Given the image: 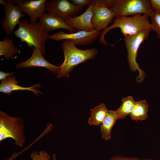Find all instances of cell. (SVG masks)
Here are the masks:
<instances>
[{"label":"cell","instance_id":"6da1fadb","mask_svg":"<svg viewBox=\"0 0 160 160\" xmlns=\"http://www.w3.org/2000/svg\"><path fill=\"white\" fill-rule=\"evenodd\" d=\"M61 47L64 60L57 72L56 76L58 78L65 76L68 78L69 73L73 70L74 67L88 60L94 59L98 52L94 48L79 49L72 41L69 40H63Z\"/></svg>","mask_w":160,"mask_h":160},{"label":"cell","instance_id":"7a4b0ae2","mask_svg":"<svg viewBox=\"0 0 160 160\" xmlns=\"http://www.w3.org/2000/svg\"><path fill=\"white\" fill-rule=\"evenodd\" d=\"M18 25V28L14 32L15 35L29 47L38 48L43 54H44L45 43L49 31L44 28L39 21L31 24L23 20L20 21Z\"/></svg>","mask_w":160,"mask_h":160},{"label":"cell","instance_id":"3957f363","mask_svg":"<svg viewBox=\"0 0 160 160\" xmlns=\"http://www.w3.org/2000/svg\"><path fill=\"white\" fill-rule=\"evenodd\" d=\"M149 18L145 15L141 14H137L132 17H116L112 25L101 32L99 41L101 44H108L105 40L104 37L109 31L115 28H119L124 36L136 35L148 28H150L152 30Z\"/></svg>","mask_w":160,"mask_h":160},{"label":"cell","instance_id":"277c9868","mask_svg":"<svg viewBox=\"0 0 160 160\" xmlns=\"http://www.w3.org/2000/svg\"><path fill=\"white\" fill-rule=\"evenodd\" d=\"M25 127L21 117H13L0 111V141L8 138L15 141L14 145L22 147L25 142Z\"/></svg>","mask_w":160,"mask_h":160},{"label":"cell","instance_id":"5b68a950","mask_svg":"<svg viewBox=\"0 0 160 160\" xmlns=\"http://www.w3.org/2000/svg\"><path fill=\"white\" fill-rule=\"evenodd\" d=\"M109 9L115 18L137 14L150 18L154 11L148 0H113Z\"/></svg>","mask_w":160,"mask_h":160},{"label":"cell","instance_id":"8992f818","mask_svg":"<svg viewBox=\"0 0 160 160\" xmlns=\"http://www.w3.org/2000/svg\"><path fill=\"white\" fill-rule=\"evenodd\" d=\"M151 29H145L138 34L125 36L124 39L127 52V61L130 70L133 72L137 70L139 73L137 78V82L140 83L145 76V72L141 69L136 61L138 49L141 44L148 38Z\"/></svg>","mask_w":160,"mask_h":160},{"label":"cell","instance_id":"52a82bcc","mask_svg":"<svg viewBox=\"0 0 160 160\" xmlns=\"http://www.w3.org/2000/svg\"><path fill=\"white\" fill-rule=\"evenodd\" d=\"M82 9L83 7L75 5L68 0H51L45 5V11L64 20L70 17L76 16Z\"/></svg>","mask_w":160,"mask_h":160},{"label":"cell","instance_id":"ba28073f","mask_svg":"<svg viewBox=\"0 0 160 160\" xmlns=\"http://www.w3.org/2000/svg\"><path fill=\"white\" fill-rule=\"evenodd\" d=\"M0 4L3 6L5 12L1 26L6 34H12L15 26L19 24L20 19L25 15L18 6L11 3L10 0H0Z\"/></svg>","mask_w":160,"mask_h":160},{"label":"cell","instance_id":"9c48e42d","mask_svg":"<svg viewBox=\"0 0 160 160\" xmlns=\"http://www.w3.org/2000/svg\"><path fill=\"white\" fill-rule=\"evenodd\" d=\"M101 31L95 30L92 31H81L70 33L62 31L49 35L48 39L57 41L69 40L75 45H86L93 43L97 38Z\"/></svg>","mask_w":160,"mask_h":160},{"label":"cell","instance_id":"30bf717a","mask_svg":"<svg viewBox=\"0 0 160 160\" xmlns=\"http://www.w3.org/2000/svg\"><path fill=\"white\" fill-rule=\"evenodd\" d=\"M17 4L22 12L27 14L30 19V23L37 22L45 11L46 0H10Z\"/></svg>","mask_w":160,"mask_h":160},{"label":"cell","instance_id":"8fae6325","mask_svg":"<svg viewBox=\"0 0 160 160\" xmlns=\"http://www.w3.org/2000/svg\"><path fill=\"white\" fill-rule=\"evenodd\" d=\"M92 23L95 30L101 31L107 27L113 17L111 10L103 4L95 0L92 9Z\"/></svg>","mask_w":160,"mask_h":160},{"label":"cell","instance_id":"7c38bea8","mask_svg":"<svg viewBox=\"0 0 160 160\" xmlns=\"http://www.w3.org/2000/svg\"><path fill=\"white\" fill-rule=\"evenodd\" d=\"M95 4L93 0L91 5L82 14L75 17H70L65 20V23L74 29L75 32L81 31H92L95 29L92 23V9Z\"/></svg>","mask_w":160,"mask_h":160},{"label":"cell","instance_id":"4fadbf2b","mask_svg":"<svg viewBox=\"0 0 160 160\" xmlns=\"http://www.w3.org/2000/svg\"><path fill=\"white\" fill-rule=\"evenodd\" d=\"M32 48L33 52L31 57L27 60L17 63V69L39 67L47 68L54 73H57L59 66H55L47 60L39 48L35 47Z\"/></svg>","mask_w":160,"mask_h":160},{"label":"cell","instance_id":"5bb4252c","mask_svg":"<svg viewBox=\"0 0 160 160\" xmlns=\"http://www.w3.org/2000/svg\"><path fill=\"white\" fill-rule=\"evenodd\" d=\"M18 81L13 76H10L1 81L0 84V92L5 94L10 95L12 92L17 90H28L33 92L35 95H41L42 93L36 89L40 88L41 85L37 83L29 87H24L19 86Z\"/></svg>","mask_w":160,"mask_h":160},{"label":"cell","instance_id":"9a60e30c","mask_svg":"<svg viewBox=\"0 0 160 160\" xmlns=\"http://www.w3.org/2000/svg\"><path fill=\"white\" fill-rule=\"evenodd\" d=\"M39 20L44 28L49 31L63 29L70 31L71 33L75 32L74 29L67 24L65 20L47 12H44Z\"/></svg>","mask_w":160,"mask_h":160},{"label":"cell","instance_id":"2e32d148","mask_svg":"<svg viewBox=\"0 0 160 160\" xmlns=\"http://www.w3.org/2000/svg\"><path fill=\"white\" fill-rule=\"evenodd\" d=\"M118 119L116 111L108 110L107 116L100 125V132L103 139L106 140L111 139L112 129Z\"/></svg>","mask_w":160,"mask_h":160},{"label":"cell","instance_id":"e0dca14e","mask_svg":"<svg viewBox=\"0 0 160 160\" xmlns=\"http://www.w3.org/2000/svg\"><path fill=\"white\" fill-rule=\"evenodd\" d=\"M90 115L87 122L90 125H100L107 116L108 110L104 103L90 109Z\"/></svg>","mask_w":160,"mask_h":160},{"label":"cell","instance_id":"ac0fdd59","mask_svg":"<svg viewBox=\"0 0 160 160\" xmlns=\"http://www.w3.org/2000/svg\"><path fill=\"white\" fill-rule=\"evenodd\" d=\"M12 39L6 34L3 40L0 41V55L4 56L6 59L13 60L15 55L19 53Z\"/></svg>","mask_w":160,"mask_h":160},{"label":"cell","instance_id":"d6986e66","mask_svg":"<svg viewBox=\"0 0 160 160\" xmlns=\"http://www.w3.org/2000/svg\"><path fill=\"white\" fill-rule=\"evenodd\" d=\"M149 106L145 100L135 102L130 117L136 121H143L148 117L147 112Z\"/></svg>","mask_w":160,"mask_h":160},{"label":"cell","instance_id":"ffe728a7","mask_svg":"<svg viewBox=\"0 0 160 160\" xmlns=\"http://www.w3.org/2000/svg\"><path fill=\"white\" fill-rule=\"evenodd\" d=\"M122 104L116 110L118 119H123L129 115L134 107L135 101L133 97L128 96L121 100Z\"/></svg>","mask_w":160,"mask_h":160},{"label":"cell","instance_id":"44dd1931","mask_svg":"<svg viewBox=\"0 0 160 160\" xmlns=\"http://www.w3.org/2000/svg\"><path fill=\"white\" fill-rule=\"evenodd\" d=\"M152 30L157 34V37L160 39V11L154 10L150 17Z\"/></svg>","mask_w":160,"mask_h":160},{"label":"cell","instance_id":"7402d4cb","mask_svg":"<svg viewBox=\"0 0 160 160\" xmlns=\"http://www.w3.org/2000/svg\"><path fill=\"white\" fill-rule=\"evenodd\" d=\"M30 157L33 160H50L51 158L49 154L44 151L39 152L33 151L31 153Z\"/></svg>","mask_w":160,"mask_h":160},{"label":"cell","instance_id":"603a6c76","mask_svg":"<svg viewBox=\"0 0 160 160\" xmlns=\"http://www.w3.org/2000/svg\"><path fill=\"white\" fill-rule=\"evenodd\" d=\"M93 0H71V2L74 5L83 7L87 6L89 7L91 4Z\"/></svg>","mask_w":160,"mask_h":160},{"label":"cell","instance_id":"cb8c5ba5","mask_svg":"<svg viewBox=\"0 0 160 160\" xmlns=\"http://www.w3.org/2000/svg\"><path fill=\"white\" fill-rule=\"evenodd\" d=\"M141 159L135 157H128L116 155L111 157L108 160H141Z\"/></svg>","mask_w":160,"mask_h":160},{"label":"cell","instance_id":"d4e9b609","mask_svg":"<svg viewBox=\"0 0 160 160\" xmlns=\"http://www.w3.org/2000/svg\"><path fill=\"white\" fill-rule=\"evenodd\" d=\"M150 1L153 10L160 11V0H151Z\"/></svg>","mask_w":160,"mask_h":160},{"label":"cell","instance_id":"484cf974","mask_svg":"<svg viewBox=\"0 0 160 160\" xmlns=\"http://www.w3.org/2000/svg\"><path fill=\"white\" fill-rule=\"evenodd\" d=\"M15 73V72L11 73L5 72L2 70H0V80L1 81L6 79L10 76H13Z\"/></svg>","mask_w":160,"mask_h":160},{"label":"cell","instance_id":"4316f807","mask_svg":"<svg viewBox=\"0 0 160 160\" xmlns=\"http://www.w3.org/2000/svg\"><path fill=\"white\" fill-rule=\"evenodd\" d=\"M99 3L106 6L109 8L111 7L113 0H96Z\"/></svg>","mask_w":160,"mask_h":160},{"label":"cell","instance_id":"83f0119b","mask_svg":"<svg viewBox=\"0 0 160 160\" xmlns=\"http://www.w3.org/2000/svg\"><path fill=\"white\" fill-rule=\"evenodd\" d=\"M21 153V152H15L14 153L12 154L11 157L8 159H6L5 160H14L17 156Z\"/></svg>","mask_w":160,"mask_h":160},{"label":"cell","instance_id":"f1b7e54d","mask_svg":"<svg viewBox=\"0 0 160 160\" xmlns=\"http://www.w3.org/2000/svg\"><path fill=\"white\" fill-rule=\"evenodd\" d=\"M53 160H57L56 157V155L55 154H54L52 157Z\"/></svg>","mask_w":160,"mask_h":160},{"label":"cell","instance_id":"f546056e","mask_svg":"<svg viewBox=\"0 0 160 160\" xmlns=\"http://www.w3.org/2000/svg\"><path fill=\"white\" fill-rule=\"evenodd\" d=\"M141 160H153L151 159H141Z\"/></svg>","mask_w":160,"mask_h":160}]
</instances>
